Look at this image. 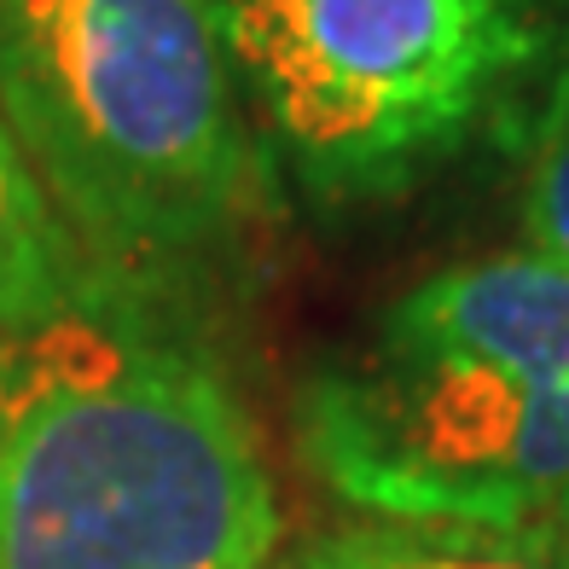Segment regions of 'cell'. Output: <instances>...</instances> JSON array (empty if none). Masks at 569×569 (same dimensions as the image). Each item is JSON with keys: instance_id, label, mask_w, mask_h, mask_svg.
<instances>
[{"instance_id": "cell-1", "label": "cell", "mask_w": 569, "mask_h": 569, "mask_svg": "<svg viewBox=\"0 0 569 569\" xmlns=\"http://www.w3.org/2000/svg\"><path fill=\"white\" fill-rule=\"evenodd\" d=\"M279 495L174 302L88 273L0 338V569H262Z\"/></svg>"}, {"instance_id": "cell-2", "label": "cell", "mask_w": 569, "mask_h": 569, "mask_svg": "<svg viewBox=\"0 0 569 569\" xmlns=\"http://www.w3.org/2000/svg\"><path fill=\"white\" fill-rule=\"evenodd\" d=\"M297 430L372 523L569 535V273L506 250L419 279L315 367Z\"/></svg>"}, {"instance_id": "cell-3", "label": "cell", "mask_w": 569, "mask_h": 569, "mask_svg": "<svg viewBox=\"0 0 569 569\" xmlns=\"http://www.w3.org/2000/svg\"><path fill=\"white\" fill-rule=\"evenodd\" d=\"M0 117L88 268L158 297L273 192L210 0H0Z\"/></svg>"}, {"instance_id": "cell-4", "label": "cell", "mask_w": 569, "mask_h": 569, "mask_svg": "<svg viewBox=\"0 0 569 569\" xmlns=\"http://www.w3.org/2000/svg\"><path fill=\"white\" fill-rule=\"evenodd\" d=\"M273 180L401 203L569 111V0H210Z\"/></svg>"}, {"instance_id": "cell-5", "label": "cell", "mask_w": 569, "mask_h": 569, "mask_svg": "<svg viewBox=\"0 0 569 569\" xmlns=\"http://www.w3.org/2000/svg\"><path fill=\"white\" fill-rule=\"evenodd\" d=\"M93 268L59 221L23 146L0 117V338L64 302Z\"/></svg>"}, {"instance_id": "cell-6", "label": "cell", "mask_w": 569, "mask_h": 569, "mask_svg": "<svg viewBox=\"0 0 569 569\" xmlns=\"http://www.w3.org/2000/svg\"><path fill=\"white\" fill-rule=\"evenodd\" d=\"M291 569H569V535L355 523L308 540Z\"/></svg>"}, {"instance_id": "cell-7", "label": "cell", "mask_w": 569, "mask_h": 569, "mask_svg": "<svg viewBox=\"0 0 569 569\" xmlns=\"http://www.w3.org/2000/svg\"><path fill=\"white\" fill-rule=\"evenodd\" d=\"M523 250L569 273V111L529 151V192H523Z\"/></svg>"}]
</instances>
